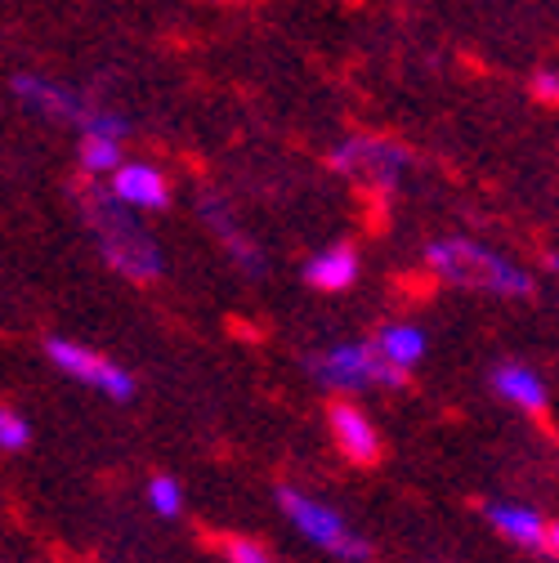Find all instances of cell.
<instances>
[{"instance_id":"18","label":"cell","mask_w":559,"mask_h":563,"mask_svg":"<svg viewBox=\"0 0 559 563\" xmlns=\"http://www.w3.org/2000/svg\"><path fill=\"white\" fill-rule=\"evenodd\" d=\"M224 559L229 563H273V554L251 537H224Z\"/></svg>"},{"instance_id":"14","label":"cell","mask_w":559,"mask_h":563,"mask_svg":"<svg viewBox=\"0 0 559 563\" xmlns=\"http://www.w3.org/2000/svg\"><path fill=\"white\" fill-rule=\"evenodd\" d=\"M201 210H206V220H211V229H216V233L224 238V246L233 251V260H238V264H242L246 273H260V268H264L260 251H255V246H251V242H246V238H242V233L233 229V220L224 216V210H220L216 201H201Z\"/></svg>"},{"instance_id":"19","label":"cell","mask_w":559,"mask_h":563,"mask_svg":"<svg viewBox=\"0 0 559 563\" xmlns=\"http://www.w3.org/2000/svg\"><path fill=\"white\" fill-rule=\"evenodd\" d=\"M528 90H533L537 103H559V67H537Z\"/></svg>"},{"instance_id":"9","label":"cell","mask_w":559,"mask_h":563,"mask_svg":"<svg viewBox=\"0 0 559 563\" xmlns=\"http://www.w3.org/2000/svg\"><path fill=\"white\" fill-rule=\"evenodd\" d=\"M112 197L121 206H139V210H162L171 201V188H166V175L149 162H125L117 175H112Z\"/></svg>"},{"instance_id":"6","label":"cell","mask_w":559,"mask_h":563,"mask_svg":"<svg viewBox=\"0 0 559 563\" xmlns=\"http://www.w3.org/2000/svg\"><path fill=\"white\" fill-rule=\"evenodd\" d=\"M14 95H19L28 108H36V112H45V117H54V121L77 125L81 134H112V139L125 134V121H121V117L95 112L81 95H73L67 86H54V81H45V77H14Z\"/></svg>"},{"instance_id":"2","label":"cell","mask_w":559,"mask_h":563,"mask_svg":"<svg viewBox=\"0 0 559 563\" xmlns=\"http://www.w3.org/2000/svg\"><path fill=\"white\" fill-rule=\"evenodd\" d=\"M81 216H86V224L95 229L99 251H103V260H108L117 273H125V277H134V282H149V277L162 273V251H157V242L125 216V206H121L112 192L86 184V188H81Z\"/></svg>"},{"instance_id":"16","label":"cell","mask_w":559,"mask_h":563,"mask_svg":"<svg viewBox=\"0 0 559 563\" xmlns=\"http://www.w3.org/2000/svg\"><path fill=\"white\" fill-rule=\"evenodd\" d=\"M149 506H153L162 519H175V515L184 510L179 483H175V478H153V483H149Z\"/></svg>"},{"instance_id":"5","label":"cell","mask_w":559,"mask_h":563,"mask_svg":"<svg viewBox=\"0 0 559 563\" xmlns=\"http://www.w3.org/2000/svg\"><path fill=\"white\" fill-rule=\"evenodd\" d=\"M407 166H412V153L381 134H349L344 144L331 148V170L363 188H394Z\"/></svg>"},{"instance_id":"3","label":"cell","mask_w":559,"mask_h":563,"mask_svg":"<svg viewBox=\"0 0 559 563\" xmlns=\"http://www.w3.org/2000/svg\"><path fill=\"white\" fill-rule=\"evenodd\" d=\"M277 506H283V515L292 519V528H296L305 541H314L318 550H327V554H336V559H344V563H363V559H368V541H363L354 528H349L331 506L314 501L309 492L283 483V487H277Z\"/></svg>"},{"instance_id":"17","label":"cell","mask_w":559,"mask_h":563,"mask_svg":"<svg viewBox=\"0 0 559 563\" xmlns=\"http://www.w3.org/2000/svg\"><path fill=\"white\" fill-rule=\"evenodd\" d=\"M32 443V430H28V420L10 407H0V452H23Z\"/></svg>"},{"instance_id":"4","label":"cell","mask_w":559,"mask_h":563,"mask_svg":"<svg viewBox=\"0 0 559 563\" xmlns=\"http://www.w3.org/2000/svg\"><path fill=\"white\" fill-rule=\"evenodd\" d=\"M309 372L327 389H381L407 380V372L381 354V344H331L322 358L309 363Z\"/></svg>"},{"instance_id":"10","label":"cell","mask_w":559,"mask_h":563,"mask_svg":"<svg viewBox=\"0 0 559 563\" xmlns=\"http://www.w3.org/2000/svg\"><path fill=\"white\" fill-rule=\"evenodd\" d=\"M487 523H493L506 541H515L519 550H546V519L528 506H515V501H493L487 506Z\"/></svg>"},{"instance_id":"7","label":"cell","mask_w":559,"mask_h":563,"mask_svg":"<svg viewBox=\"0 0 559 563\" xmlns=\"http://www.w3.org/2000/svg\"><path fill=\"white\" fill-rule=\"evenodd\" d=\"M50 358H54L58 372L77 376L81 385H90V389H99V394H108L117 402H125L134 394L130 372L117 367L112 358H103L99 349H86V344H73V340H50Z\"/></svg>"},{"instance_id":"20","label":"cell","mask_w":559,"mask_h":563,"mask_svg":"<svg viewBox=\"0 0 559 563\" xmlns=\"http://www.w3.org/2000/svg\"><path fill=\"white\" fill-rule=\"evenodd\" d=\"M546 554H555V559H559V519L546 528Z\"/></svg>"},{"instance_id":"13","label":"cell","mask_w":559,"mask_h":563,"mask_svg":"<svg viewBox=\"0 0 559 563\" xmlns=\"http://www.w3.org/2000/svg\"><path fill=\"white\" fill-rule=\"evenodd\" d=\"M376 344H381V354H385L398 372H412L416 363L426 358V331L412 327V322H390V327L376 335Z\"/></svg>"},{"instance_id":"21","label":"cell","mask_w":559,"mask_h":563,"mask_svg":"<svg viewBox=\"0 0 559 563\" xmlns=\"http://www.w3.org/2000/svg\"><path fill=\"white\" fill-rule=\"evenodd\" d=\"M546 268H550V273L559 277V251H550V255H546Z\"/></svg>"},{"instance_id":"12","label":"cell","mask_w":559,"mask_h":563,"mask_svg":"<svg viewBox=\"0 0 559 563\" xmlns=\"http://www.w3.org/2000/svg\"><path fill=\"white\" fill-rule=\"evenodd\" d=\"M493 389H497V398L502 402H511V407H519V411H541L546 407V385H541V376L533 372V367H524V363H502L497 372H493Z\"/></svg>"},{"instance_id":"15","label":"cell","mask_w":559,"mask_h":563,"mask_svg":"<svg viewBox=\"0 0 559 563\" xmlns=\"http://www.w3.org/2000/svg\"><path fill=\"white\" fill-rule=\"evenodd\" d=\"M77 157H81V170H86V175H117V170L125 166L112 134H81Z\"/></svg>"},{"instance_id":"8","label":"cell","mask_w":559,"mask_h":563,"mask_svg":"<svg viewBox=\"0 0 559 563\" xmlns=\"http://www.w3.org/2000/svg\"><path fill=\"white\" fill-rule=\"evenodd\" d=\"M327 426H331L336 448L354 465H376L381 461V434H376V426L368 420V411L359 402H331Z\"/></svg>"},{"instance_id":"11","label":"cell","mask_w":559,"mask_h":563,"mask_svg":"<svg viewBox=\"0 0 559 563\" xmlns=\"http://www.w3.org/2000/svg\"><path fill=\"white\" fill-rule=\"evenodd\" d=\"M305 282L314 291H344L359 282V251L354 246H327L305 264Z\"/></svg>"},{"instance_id":"1","label":"cell","mask_w":559,"mask_h":563,"mask_svg":"<svg viewBox=\"0 0 559 563\" xmlns=\"http://www.w3.org/2000/svg\"><path fill=\"white\" fill-rule=\"evenodd\" d=\"M426 264L435 277L452 282L465 291H483V296H502V300H524L533 296V273L519 268L515 260H506L502 251H487L483 242L470 238H443L430 242Z\"/></svg>"}]
</instances>
